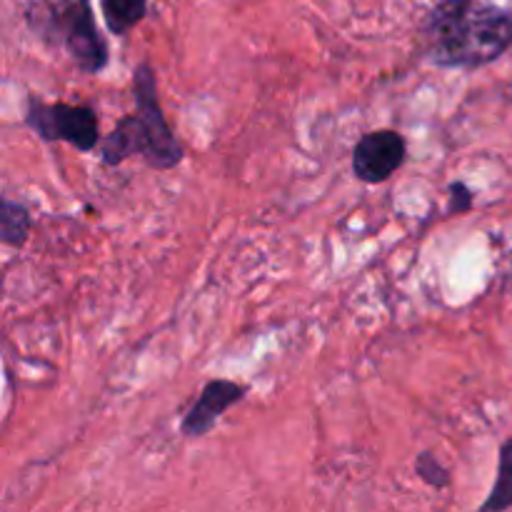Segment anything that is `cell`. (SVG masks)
Returning <instances> with one entry per match:
<instances>
[{
  "mask_svg": "<svg viewBox=\"0 0 512 512\" xmlns=\"http://www.w3.org/2000/svg\"><path fill=\"white\" fill-rule=\"evenodd\" d=\"M30 213L25 205L15 203V200L3 198V208H0V240L10 248H20L25 245L30 235Z\"/></svg>",
  "mask_w": 512,
  "mask_h": 512,
  "instance_id": "8",
  "label": "cell"
},
{
  "mask_svg": "<svg viewBox=\"0 0 512 512\" xmlns=\"http://www.w3.org/2000/svg\"><path fill=\"white\" fill-rule=\"evenodd\" d=\"M245 393H248V388L233 383V380H210L180 423L183 435H188V438L208 435L213 425L223 418V413H228L235 403L245 398Z\"/></svg>",
  "mask_w": 512,
  "mask_h": 512,
  "instance_id": "6",
  "label": "cell"
},
{
  "mask_svg": "<svg viewBox=\"0 0 512 512\" xmlns=\"http://www.w3.org/2000/svg\"><path fill=\"white\" fill-rule=\"evenodd\" d=\"M25 18L40 40L63 48L83 73H100L108 65V45L88 0H40L28 5Z\"/></svg>",
  "mask_w": 512,
  "mask_h": 512,
  "instance_id": "3",
  "label": "cell"
},
{
  "mask_svg": "<svg viewBox=\"0 0 512 512\" xmlns=\"http://www.w3.org/2000/svg\"><path fill=\"white\" fill-rule=\"evenodd\" d=\"M405 138L395 130H373L363 135L353 150L355 178L368 185L385 183L405 163Z\"/></svg>",
  "mask_w": 512,
  "mask_h": 512,
  "instance_id": "5",
  "label": "cell"
},
{
  "mask_svg": "<svg viewBox=\"0 0 512 512\" xmlns=\"http://www.w3.org/2000/svg\"><path fill=\"white\" fill-rule=\"evenodd\" d=\"M423 40L440 68H483L512 45V13L478 0H443L425 20Z\"/></svg>",
  "mask_w": 512,
  "mask_h": 512,
  "instance_id": "1",
  "label": "cell"
},
{
  "mask_svg": "<svg viewBox=\"0 0 512 512\" xmlns=\"http://www.w3.org/2000/svg\"><path fill=\"white\" fill-rule=\"evenodd\" d=\"M28 128L48 143L63 140L73 148L93 150L100 143L98 115L88 105H68V103H43L38 98L28 100V115H25Z\"/></svg>",
  "mask_w": 512,
  "mask_h": 512,
  "instance_id": "4",
  "label": "cell"
},
{
  "mask_svg": "<svg viewBox=\"0 0 512 512\" xmlns=\"http://www.w3.org/2000/svg\"><path fill=\"white\" fill-rule=\"evenodd\" d=\"M135 115H125L105 138H100V158L108 168L140 155L153 170H170L185 158L180 140L170 130L158 100V83L148 63L133 73Z\"/></svg>",
  "mask_w": 512,
  "mask_h": 512,
  "instance_id": "2",
  "label": "cell"
},
{
  "mask_svg": "<svg viewBox=\"0 0 512 512\" xmlns=\"http://www.w3.org/2000/svg\"><path fill=\"white\" fill-rule=\"evenodd\" d=\"M105 28L113 35H125L145 18L148 0H100Z\"/></svg>",
  "mask_w": 512,
  "mask_h": 512,
  "instance_id": "7",
  "label": "cell"
},
{
  "mask_svg": "<svg viewBox=\"0 0 512 512\" xmlns=\"http://www.w3.org/2000/svg\"><path fill=\"white\" fill-rule=\"evenodd\" d=\"M415 470H418L420 480L430 485V488H448L450 475L448 470L440 465V460L433 453H420V458L415 460Z\"/></svg>",
  "mask_w": 512,
  "mask_h": 512,
  "instance_id": "10",
  "label": "cell"
},
{
  "mask_svg": "<svg viewBox=\"0 0 512 512\" xmlns=\"http://www.w3.org/2000/svg\"><path fill=\"white\" fill-rule=\"evenodd\" d=\"M470 205H473V193L468 190L465 183H453L450 185V203L448 210L450 213H468Z\"/></svg>",
  "mask_w": 512,
  "mask_h": 512,
  "instance_id": "11",
  "label": "cell"
},
{
  "mask_svg": "<svg viewBox=\"0 0 512 512\" xmlns=\"http://www.w3.org/2000/svg\"><path fill=\"white\" fill-rule=\"evenodd\" d=\"M512 508V440L500 448L498 478H495L493 490L488 500L480 505V510H508Z\"/></svg>",
  "mask_w": 512,
  "mask_h": 512,
  "instance_id": "9",
  "label": "cell"
}]
</instances>
